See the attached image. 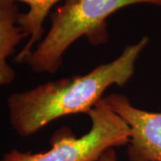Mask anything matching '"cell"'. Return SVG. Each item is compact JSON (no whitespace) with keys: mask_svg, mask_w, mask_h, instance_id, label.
Wrapping results in <instances>:
<instances>
[{"mask_svg":"<svg viewBox=\"0 0 161 161\" xmlns=\"http://www.w3.org/2000/svg\"><path fill=\"white\" fill-rule=\"evenodd\" d=\"M142 37L127 45L119 57L83 75L48 81L31 90L13 93L7 99L9 118L19 135L39 132L52 121L66 115L88 113L102 99L111 85L124 86L132 77L135 63L149 44Z\"/></svg>","mask_w":161,"mask_h":161,"instance_id":"cell-1","label":"cell"},{"mask_svg":"<svg viewBox=\"0 0 161 161\" xmlns=\"http://www.w3.org/2000/svg\"><path fill=\"white\" fill-rule=\"evenodd\" d=\"M98 161H117L116 159V154L114 149H109L105 151L102 156L100 157Z\"/></svg>","mask_w":161,"mask_h":161,"instance_id":"cell-7","label":"cell"},{"mask_svg":"<svg viewBox=\"0 0 161 161\" xmlns=\"http://www.w3.org/2000/svg\"><path fill=\"white\" fill-rule=\"evenodd\" d=\"M103 99L130 128L129 161H161V113L135 108L122 94L113 93Z\"/></svg>","mask_w":161,"mask_h":161,"instance_id":"cell-4","label":"cell"},{"mask_svg":"<svg viewBox=\"0 0 161 161\" xmlns=\"http://www.w3.org/2000/svg\"><path fill=\"white\" fill-rule=\"evenodd\" d=\"M139 4L161 6V0H65L52 14L48 31L24 63L35 73L55 74L63 55L76 40L85 37L92 45L106 44L109 38L108 18Z\"/></svg>","mask_w":161,"mask_h":161,"instance_id":"cell-2","label":"cell"},{"mask_svg":"<svg viewBox=\"0 0 161 161\" xmlns=\"http://www.w3.org/2000/svg\"><path fill=\"white\" fill-rule=\"evenodd\" d=\"M17 6L12 0H0V85H8L15 78V73L7 64V58L15 50L26 36L18 25L20 16Z\"/></svg>","mask_w":161,"mask_h":161,"instance_id":"cell-5","label":"cell"},{"mask_svg":"<svg viewBox=\"0 0 161 161\" xmlns=\"http://www.w3.org/2000/svg\"><path fill=\"white\" fill-rule=\"evenodd\" d=\"M22 1L29 6V11L21 14L18 19V25L22 28L29 40L22 51L15 57V61L23 63L32 51L34 45H38L44 33L43 23L48 15L51 8L61 0H12Z\"/></svg>","mask_w":161,"mask_h":161,"instance_id":"cell-6","label":"cell"},{"mask_svg":"<svg viewBox=\"0 0 161 161\" xmlns=\"http://www.w3.org/2000/svg\"><path fill=\"white\" fill-rule=\"evenodd\" d=\"M88 115L92 127L84 135L78 138L69 129L62 128L52 135L49 150L33 154L13 150L2 161H98L105 151L129 144L130 128L103 98Z\"/></svg>","mask_w":161,"mask_h":161,"instance_id":"cell-3","label":"cell"}]
</instances>
